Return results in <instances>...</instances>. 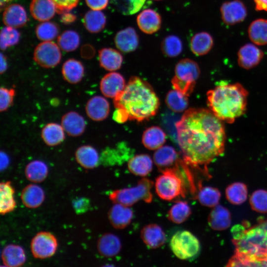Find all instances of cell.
<instances>
[{
	"label": "cell",
	"mask_w": 267,
	"mask_h": 267,
	"mask_svg": "<svg viewBox=\"0 0 267 267\" xmlns=\"http://www.w3.org/2000/svg\"><path fill=\"white\" fill-rule=\"evenodd\" d=\"M85 109L89 118L94 121H101L108 117L110 105L105 98L96 95L88 101Z\"/></svg>",
	"instance_id": "obj_16"
},
{
	"label": "cell",
	"mask_w": 267,
	"mask_h": 267,
	"mask_svg": "<svg viewBox=\"0 0 267 267\" xmlns=\"http://www.w3.org/2000/svg\"><path fill=\"white\" fill-rule=\"evenodd\" d=\"M7 60L4 56L2 53H0V74L4 73L7 69Z\"/></svg>",
	"instance_id": "obj_55"
},
{
	"label": "cell",
	"mask_w": 267,
	"mask_h": 267,
	"mask_svg": "<svg viewBox=\"0 0 267 267\" xmlns=\"http://www.w3.org/2000/svg\"><path fill=\"white\" fill-rule=\"evenodd\" d=\"M75 158L77 163L86 169L95 168L99 162V155L97 150L89 145L79 147L76 151Z\"/></svg>",
	"instance_id": "obj_27"
},
{
	"label": "cell",
	"mask_w": 267,
	"mask_h": 267,
	"mask_svg": "<svg viewBox=\"0 0 267 267\" xmlns=\"http://www.w3.org/2000/svg\"><path fill=\"white\" fill-rule=\"evenodd\" d=\"M208 222L212 229L215 230H224L231 224L230 213L226 208L217 205L211 211Z\"/></svg>",
	"instance_id": "obj_26"
},
{
	"label": "cell",
	"mask_w": 267,
	"mask_h": 267,
	"mask_svg": "<svg viewBox=\"0 0 267 267\" xmlns=\"http://www.w3.org/2000/svg\"><path fill=\"white\" fill-rule=\"evenodd\" d=\"M190 206L186 201H179L173 205L168 212V218L173 222L180 224L191 215Z\"/></svg>",
	"instance_id": "obj_40"
},
{
	"label": "cell",
	"mask_w": 267,
	"mask_h": 267,
	"mask_svg": "<svg viewBox=\"0 0 267 267\" xmlns=\"http://www.w3.org/2000/svg\"><path fill=\"white\" fill-rule=\"evenodd\" d=\"M65 12L61 14V20L65 24H70L74 22L76 19V16L72 14Z\"/></svg>",
	"instance_id": "obj_53"
},
{
	"label": "cell",
	"mask_w": 267,
	"mask_h": 267,
	"mask_svg": "<svg viewBox=\"0 0 267 267\" xmlns=\"http://www.w3.org/2000/svg\"><path fill=\"white\" fill-rule=\"evenodd\" d=\"M200 74V68L195 61L189 58L180 60L175 66V76L172 80L174 89L189 96Z\"/></svg>",
	"instance_id": "obj_5"
},
{
	"label": "cell",
	"mask_w": 267,
	"mask_h": 267,
	"mask_svg": "<svg viewBox=\"0 0 267 267\" xmlns=\"http://www.w3.org/2000/svg\"><path fill=\"white\" fill-rule=\"evenodd\" d=\"M165 101L171 110L177 113L183 112L188 105V96L176 89L168 92Z\"/></svg>",
	"instance_id": "obj_39"
},
{
	"label": "cell",
	"mask_w": 267,
	"mask_h": 267,
	"mask_svg": "<svg viewBox=\"0 0 267 267\" xmlns=\"http://www.w3.org/2000/svg\"><path fill=\"white\" fill-rule=\"evenodd\" d=\"M30 247L34 258L44 259L54 255L57 250L58 242L51 233L41 231L32 238Z\"/></svg>",
	"instance_id": "obj_9"
},
{
	"label": "cell",
	"mask_w": 267,
	"mask_h": 267,
	"mask_svg": "<svg viewBox=\"0 0 267 267\" xmlns=\"http://www.w3.org/2000/svg\"><path fill=\"white\" fill-rule=\"evenodd\" d=\"M1 260L3 265L8 267H18L24 264L26 260L23 248L18 245L10 244L1 252Z\"/></svg>",
	"instance_id": "obj_23"
},
{
	"label": "cell",
	"mask_w": 267,
	"mask_h": 267,
	"mask_svg": "<svg viewBox=\"0 0 267 267\" xmlns=\"http://www.w3.org/2000/svg\"><path fill=\"white\" fill-rule=\"evenodd\" d=\"M1 169H5L8 165L9 159L7 155L2 152H0Z\"/></svg>",
	"instance_id": "obj_56"
},
{
	"label": "cell",
	"mask_w": 267,
	"mask_h": 267,
	"mask_svg": "<svg viewBox=\"0 0 267 267\" xmlns=\"http://www.w3.org/2000/svg\"><path fill=\"white\" fill-rule=\"evenodd\" d=\"M30 11L35 19L44 22L52 18L57 9L52 0H32Z\"/></svg>",
	"instance_id": "obj_20"
},
{
	"label": "cell",
	"mask_w": 267,
	"mask_h": 267,
	"mask_svg": "<svg viewBox=\"0 0 267 267\" xmlns=\"http://www.w3.org/2000/svg\"><path fill=\"white\" fill-rule=\"evenodd\" d=\"M140 237L144 244L151 249L161 247L166 241L164 230L159 225L155 223L144 226L140 231Z\"/></svg>",
	"instance_id": "obj_17"
},
{
	"label": "cell",
	"mask_w": 267,
	"mask_h": 267,
	"mask_svg": "<svg viewBox=\"0 0 267 267\" xmlns=\"http://www.w3.org/2000/svg\"><path fill=\"white\" fill-rule=\"evenodd\" d=\"M153 160L160 171L170 168L178 161V154L172 146H162L156 150L153 155Z\"/></svg>",
	"instance_id": "obj_31"
},
{
	"label": "cell",
	"mask_w": 267,
	"mask_h": 267,
	"mask_svg": "<svg viewBox=\"0 0 267 267\" xmlns=\"http://www.w3.org/2000/svg\"><path fill=\"white\" fill-rule=\"evenodd\" d=\"M87 5L92 10H101L107 6L109 0H85Z\"/></svg>",
	"instance_id": "obj_51"
},
{
	"label": "cell",
	"mask_w": 267,
	"mask_h": 267,
	"mask_svg": "<svg viewBox=\"0 0 267 267\" xmlns=\"http://www.w3.org/2000/svg\"><path fill=\"white\" fill-rule=\"evenodd\" d=\"M114 43L118 49L121 52H133L138 46L139 36L134 28L128 27L116 33Z\"/></svg>",
	"instance_id": "obj_15"
},
{
	"label": "cell",
	"mask_w": 267,
	"mask_h": 267,
	"mask_svg": "<svg viewBox=\"0 0 267 267\" xmlns=\"http://www.w3.org/2000/svg\"><path fill=\"white\" fill-rule=\"evenodd\" d=\"M62 74L64 79L69 83H79L84 75L85 69L80 61L71 58L66 60L62 67Z\"/></svg>",
	"instance_id": "obj_28"
},
{
	"label": "cell",
	"mask_w": 267,
	"mask_h": 267,
	"mask_svg": "<svg viewBox=\"0 0 267 267\" xmlns=\"http://www.w3.org/2000/svg\"><path fill=\"white\" fill-rule=\"evenodd\" d=\"M116 108L122 109L130 120L138 122L154 116L160 101L151 86L139 77H132L124 90L114 98Z\"/></svg>",
	"instance_id": "obj_2"
},
{
	"label": "cell",
	"mask_w": 267,
	"mask_h": 267,
	"mask_svg": "<svg viewBox=\"0 0 267 267\" xmlns=\"http://www.w3.org/2000/svg\"><path fill=\"white\" fill-rule=\"evenodd\" d=\"M248 92L240 84L221 82L207 93L209 109L220 120L232 123L246 109Z\"/></svg>",
	"instance_id": "obj_4"
},
{
	"label": "cell",
	"mask_w": 267,
	"mask_h": 267,
	"mask_svg": "<svg viewBox=\"0 0 267 267\" xmlns=\"http://www.w3.org/2000/svg\"><path fill=\"white\" fill-rule=\"evenodd\" d=\"M111 224L116 229H123L131 223L133 212L128 206L115 203L108 212Z\"/></svg>",
	"instance_id": "obj_19"
},
{
	"label": "cell",
	"mask_w": 267,
	"mask_h": 267,
	"mask_svg": "<svg viewBox=\"0 0 267 267\" xmlns=\"http://www.w3.org/2000/svg\"><path fill=\"white\" fill-rule=\"evenodd\" d=\"M221 196V193L217 188L205 186L199 190L197 199L201 205L208 207H214L218 205Z\"/></svg>",
	"instance_id": "obj_45"
},
{
	"label": "cell",
	"mask_w": 267,
	"mask_h": 267,
	"mask_svg": "<svg viewBox=\"0 0 267 267\" xmlns=\"http://www.w3.org/2000/svg\"><path fill=\"white\" fill-rule=\"evenodd\" d=\"M98 60L102 68L107 71L113 72L121 67L123 57L118 50L111 47H105L99 50Z\"/></svg>",
	"instance_id": "obj_22"
},
{
	"label": "cell",
	"mask_w": 267,
	"mask_h": 267,
	"mask_svg": "<svg viewBox=\"0 0 267 267\" xmlns=\"http://www.w3.org/2000/svg\"><path fill=\"white\" fill-rule=\"evenodd\" d=\"M13 0H0V10H2V9L5 8L7 4Z\"/></svg>",
	"instance_id": "obj_57"
},
{
	"label": "cell",
	"mask_w": 267,
	"mask_h": 267,
	"mask_svg": "<svg viewBox=\"0 0 267 267\" xmlns=\"http://www.w3.org/2000/svg\"><path fill=\"white\" fill-rule=\"evenodd\" d=\"M232 233L235 250L228 267H267V230L259 224L248 229L237 225Z\"/></svg>",
	"instance_id": "obj_3"
},
{
	"label": "cell",
	"mask_w": 267,
	"mask_h": 267,
	"mask_svg": "<svg viewBox=\"0 0 267 267\" xmlns=\"http://www.w3.org/2000/svg\"><path fill=\"white\" fill-rule=\"evenodd\" d=\"M146 0H111L115 9L125 15H133L139 11Z\"/></svg>",
	"instance_id": "obj_42"
},
{
	"label": "cell",
	"mask_w": 267,
	"mask_h": 267,
	"mask_svg": "<svg viewBox=\"0 0 267 267\" xmlns=\"http://www.w3.org/2000/svg\"></svg>",
	"instance_id": "obj_59"
},
{
	"label": "cell",
	"mask_w": 267,
	"mask_h": 267,
	"mask_svg": "<svg viewBox=\"0 0 267 267\" xmlns=\"http://www.w3.org/2000/svg\"><path fill=\"white\" fill-rule=\"evenodd\" d=\"M175 126L178 143L187 165L205 168L223 152L224 126L210 109H187Z\"/></svg>",
	"instance_id": "obj_1"
},
{
	"label": "cell",
	"mask_w": 267,
	"mask_h": 267,
	"mask_svg": "<svg viewBox=\"0 0 267 267\" xmlns=\"http://www.w3.org/2000/svg\"><path fill=\"white\" fill-rule=\"evenodd\" d=\"M248 190L246 184L240 182L229 185L225 189L227 200L234 205H240L247 198Z\"/></svg>",
	"instance_id": "obj_38"
},
{
	"label": "cell",
	"mask_w": 267,
	"mask_h": 267,
	"mask_svg": "<svg viewBox=\"0 0 267 267\" xmlns=\"http://www.w3.org/2000/svg\"><path fill=\"white\" fill-rule=\"evenodd\" d=\"M139 29L146 34H152L158 31L162 24L161 16L154 9L148 8L141 11L136 17Z\"/></svg>",
	"instance_id": "obj_14"
},
{
	"label": "cell",
	"mask_w": 267,
	"mask_h": 267,
	"mask_svg": "<svg viewBox=\"0 0 267 267\" xmlns=\"http://www.w3.org/2000/svg\"><path fill=\"white\" fill-rule=\"evenodd\" d=\"M2 21L7 26L20 28L27 23L28 17L25 8L22 5L13 3L4 8Z\"/></svg>",
	"instance_id": "obj_18"
},
{
	"label": "cell",
	"mask_w": 267,
	"mask_h": 267,
	"mask_svg": "<svg viewBox=\"0 0 267 267\" xmlns=\"http://www.w3.org/2000/svg\"><path fill=\"white\" fill-rule=\"evenodd\" d=\"M15 190L10 181L0 183V213L4 215L12 212L16 203L14 198Z\"/></svg>",
	"instance_id": "obj_32"
},
{
	"label": "cell",
	"mask_w": 267,
	"mask_h": 267,
	"mask_svg": "<svg viewBox=\"0 0 267 267\" xmlns=\"http://www.w3.org/2000/svg\"><path fill=\"white\" fill-rule=\"evenodd\" d=\"M126 85L124 77L113 71L102 77L100 82V89L105 97L114 98L124 90Z\"/></svg>",
	"instance_id": "obj_12"
},
{
	"label": "cell",
	"mask_w": 267,
	"mask_h": 267,
	"mask_svg": "<svg viewBox=\"0 0 267 267\" xmlns=\"http://www.w3.org/2000/svg\"><path fill=\"white\" fill-rule=\"evenodd\" d=\"M264 56V52L254 44L248 43L241 46L237 52V62L245 69L258 65Z\"/></svg>",
	"instance_id": "obj_13"
},
{
	"label": "cell",
	"mask_w": 267,
	"mask_h": 267,
	"mask_svg": "<svg viewBox=\"0 0 267 267\" xmlns=\"http://www.w3.org/2000/svg\"><path fill=\"white\" fill-rule=\"evenodd\" d=\"M65 133L61 124L50 123L43 128L41 137L46 145L54 146L63 141L65 139Z\"/></svg>",
	"instance_id": "obj_33"
},
{
	"label": "cell",
	"mask_w": 267,
	"mask_h": 267,
	"mask_svg": "<svg viewBox=\"0 0 267 267\" xmlns=\"http://www.w3.org/2000/svg\"><path fill=\"white\" fill-rule=\"evenodd\" d=\"M223 22L232 25L243 21L247 14L245 4L239 0H233L223 3L220 8Z\"/></svg>",
	"instance_id": "obj_11"
},
{
	"label": "cell",
	"mask_w": 267,
	"mask_h": 267,
	"mask_svg": "<svg viewBox=\"0 0 267 267\" xmlns=\"http://www.w3.org/2000/svg\"><path fill=\"white\" fill-rule=\"evenodd\" d=\"M170 246L173 254L182 260L193 259L197 255L200 249L199 240L187 230L176 232L171 239Z\"/></svg>",
	"instance_id": "obj_8"
},
{
	"label": "cell",
	"mask_w": 267,
	"mask_h": 267,
	"mask_svg": "<svg viewBox=\"0 0 267 267\" xmlns=\"http://www.w3.org/2000/svg\"><path fill=\"white\" fill-rule=\"evenodd\" d=\"M61 125L64 131L71 136L82 134L86 129L84 118L78 113L70 111L65 114L61 118Z\"/></svg>",
	"instance_id": "obj_21"
},
{
	"label": "cell",
	"mask_w": 267,
	"mask_h": 267,
	"mask_svg": "<svg viewBox=\"0 0 267 267\" xmlns=\"http://www.w3.org/2000/svg\"><path fill=\"white\" fill-rule=\"evenodd\" d=\"M121 242L119 238L115 234L106 233L98 240L97 249L98 253L105 257H112L121 251Z\"/></svg>",
	"instance_id": "obj_25"
},
{
	"label": "cell",
	"mask_w": 267,
	"mask_h": 267,
	"mask_svg": "<svg viewBox=\"0 0 267 267\" xmlns=\"http://www.w3.org/2000/svg\"><path fill=\"white\" fill-rule=\"evenodd\" d=\"M182 49V42L180 39L176 35L167 36L161 44L162 53L169 57L178 56L181 53Z\"/></svg>",
	"instance_id": "obj_41"
},
{
	"label": "cell",
	"mask_w": 267,
	"mask_h": 267,
	"mask_svg": "<svg viewBox=\"0 0 267 267\" xmlns=\"http://www.w3.org/2000/svg\"><path fill=\"white\" fill-rule=\"evenodd\" d=\"M54 3L58 14L69 12L75 8L80 0H52Z\"/></svg>",
	"instance_id": "obj_49"
},
{
	"label": "cell",
	"mask_w": 267,
	"mask_h": 267,
	"mask_svg": "<svg viewBox=\"0 0 267 267\" xmlns=\"http://www.w3.org/2000/svg\"><path fill=\"white\" fill-rule=\"evenodd\" d=\"M33 59L38 65L44 68H53L61 61L60 48L51 41L42 42L36 47Z\"/></svg>",
	"instance_id": "obj_10"
},
{
	"label": "cell",
	"mask_w": 267,
	"mask_h": 267,
	"mask_svg": "<svg viewBox=\"0 0 267 267\" xmlns=\"http://www.w3.org/2000/svg\"><path fill=\"white\" fill-rule=\"evenodd\" d=\"M89 202L88 199L81 198L75 200L73 203L75 212L81 214L87 212L89 209Z\"/></svg>",
	"instance_id": "obj_50"
},
{
	"label": "cell",
	"mask_w": 267,
	"mask_h": 267,
	"mask_svg": "<svg viewBox=\"0 0 267 267\" xmlns=\"http://www.w3.org/2000/svg\"><path fill=\"white\" fill-rule=\"evenodd\" d=\"M161 171L162 174L156 178L155 183L157 195L166 201H171L179 195L184 196V184L177 173L176 166Z\"/></svg>",
	"instance_id": "obj_7"
},
{
	"label": "cell",
	"mask_w": 267,
	"mask_h": 267,
	"mask_svg": "<svg viewBox=\"0 0 267 267\" xmlns=\"http://www.w3.org/2000/svg\"><path fill=\"white\" fill-rule=\"evenodd\" d=\"M15 95L13 89L1 87L0 89V111H6L11 105Z\"/></svg>",
	"instance_id": "obj_48"
},
{
	"label": "cell",
	"mask_w": 267,
	"mask_h": 267,
	"mask_svg": "<svg viewBox=\"0 0 267 267\" xmlns=\"http://www.w3.org/2000/svg\"><path fill=\"white\" fill-rule=\"evenodd\" d=\"M166 140V134L158 126H152L146 129L142 134V142L149 150H157L162 147Z\"/></svg>",
	"instance_id": "obj_30"
},
{
	"label": "cell",
	"mask_w": 267,
	"mask_h": 267,
	"mask_svg": "<svg viewBox=\"0 0 267 267\" xmlns=\"http://www.w3.org/2000/svg\"><path fill=\"white\" fill-rule=\"evenodd\" d=\"M254 1L256 10L267 11V0H254Z\"/></svg>",
	"instance_id": "obj_54"
},
{
	"label": "cell",
	"mask_w": 267,
	"mask_h": 267,
	"mask_svg": "<svg viewBox=\"0 0 267 267\" xmlns=\"http://www.w3.org/2000/svg\"><path fill=\"white\" fill-rule=\"evenodd\" d=\"M80 38L79 34L73 30H66L60 34L57 39V44L60 49L66 52L73 51L79 46Z\"/></svg>",
	"instance_id": "obj_43"
},
{
	"label": "cell",
	"mask_w": 267,
	"mask_h": 267,
	"mask_svg": "<svg viewBox=\"0 0 267 267\" xmlns=\"http://www.w3.org/2000/svg\"><path fill=\"white\" fill-rule=\"evenodd\" d=\"M214 40L210 34L207 32L196 33L191 38L190 48L193 54L197 56L207 54L212 48Z\"/></svg>",
	"instance_id": "obj_29"
},
{
	"label": "cell",
	"mask_w": 267,
	"mask_h": 267,
	"mask_svg": "<svg viewBox=\"0 0 267 267\" xmlns=\"http://www.w3.org/2000/svg\"><path fill=\"white\" fill-rule=\"evenodd\" d=\"M20 39V33L15 28L10 26L3 27L0 32V45L2 50L16 44Z\"/></svg>",
	"instance_id": "obj_46"
},
{
	"label": "cell",
	"mask_w": 267,
	"mask_h": 267,
	"mask_svg": "<svg viewBox=\"0 0 267 267\" xmlns=\"http://www.w3.org/2000/svg\"><path fill=\"white\" fill-rule=\"evenodd\" d=\"M153 182L146 178H142L137 185L131 188L117 189L109 194V198L113 203L126 206H131L138 201L150 203L153 196L151 189Z\"/></svg>",
	"instance_id": "obj_6"
},
{
	"label": "cell",
	"mask_w": 267,
	"mask_h": 267,
	"mask_svg": "<svg viewBox=\"0 0 267 267\" xmlns=\"http://www.w3.org/2000/svg\"><path fill=\"white\" fill-rule=\"evenodd\" d=\"M106 18L100 10L88 11L83 18V24L86 29L91 33H97L105 27Z\"/></svg>",
	"instance_id": "obj_36"
},
{
	"label": "cell",
	"mask_w": 267,
	"mask_h": 267,
	"mask_svg": "<svg viewBox=\"0 0 267 267\" xmlns=\"http://www.w3.org/2000/svg\"><path fill=\"white\" fill-rule=\"evenodd\" d=\"M153 162L150 157L145 154H138L132 157L128 163L131 173L136 176L144 177L152 171Z\"/></svg>",
	"instance_id": "obj_34"
},
{
	"label": "cell",
	"mask_w": 267,
	"mask_h": 267,
	"mask_svg": "<svg viewBox=\"0 0 267 267\" xmlns=\"http://www.w3.org/2000/svg\"><path fill=\"white\" fill-rule=\"evenodd\" d=\"M259 224L267 230V220L261 222Z\"/></svg>",
	"instance_id": "obj_58"
},
{
	"label": "cell",
	"mask_w": 267,
	"mask_h": 267,
	"mask_svg": "<svg viewBox=\"0 0 267 267\" xmlns=\"http://www.w3.org/2000/svg\"><path fill=\"white\" fill-rule=\"evenodd\" d=\"M20 197L25 207L35 209L42 204L45 199V194L41 186L35 184H30L22 189Z\"/></svg>",
	"instance_id": "obj_24"
},
{
	"label": "cell",
	"mask_w": 267,
	"mask_h": 267,
	"mask_svg": "<svg viewBox=\"0 0 267 267\" xmlns=\"http://www.w3.org/2000/svg\"><path fill=\"white\" fill-rule=\"evenodd\" d=\"M250 204L252 209L258 213H267V190L259 189L251 195Z\"/></svg>",
	"instance_id": "obj_47"
},
{
	"label": "cell",
	"mask_w": 267,
	"mask_h": 267,
	"mask_svg": "<svg viewBox=\"0 0 267 267\" xmlns=\"http://www.w3.org/2000/svg\"><path fill=\"white\" fill-rule=\"evenodd\" d=\"M48 172V167L45 163L38 160L30 162L25 169L26 178L34 183L43 181L46 178Z\"/></svg>",
	"instance_id": "obj_37"
},
{
	"label": "cell",
	"mask_w": 267,
	"mask_h": 267,
	"mask_svg": "<svg viewBox=\"0 0 267 267\" xmlns=\"http://www.w3.org/2000/svg\"><path fill=\"white\" fill-rule=\"evenodd\" d=\"M248 34L250 40L255 44H267V19L259 18L250 24Z\"/></svg>",
	"instance_id": "obj_35"
},
{
	"label": "cell",
	"mask_w": 267,
	"mask_h": 267,
	"mask_svg": "<svg viewBox=\"0 0 267 267\" xmlns=\"http://www.w3.org/2000/svg\"><path fill=\"white\" fill-rule=\"evenodd\" d=\"M35 32L37 37L40 40L43 42L51 41L58 36L59 28L56 23L46 21L39 24Z\"/></svg>",
	"instance_id": "obj_44"
},
{
	"label": "cell",
	"mask_w": 267,
	"mask_h": 267,
	"mask_svg": "<svg viewBox=\"0 0 267 267\" xmlns=\"http://www.w3.org/2000/svg\"><path fill=\"white\" fill-rule=\"evenodd\" d=\"M113 119L119 123H123L128 120L126 113L121 109L116 108L113 116Z\"/></svg>",
	"instance_id": "obj_52"
}]
</instances>
